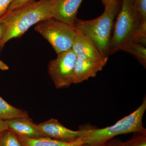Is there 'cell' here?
<instances>
[{
  "label": "cell",
  "mask_w": 146,
  "mask_h": 146,
  "mask_svg": "<svg viewBox=\"0 0 146 146\" xmlns=\"http://www.w3.org/2000/svg\"><path fill=\"white\" fill-rule=\"evenodd\" d=\"M141 22L132 0H122L111 37L109 55L119 51L128 42L133 41L134 35Z\"/></svg>",
  "instance_id": "cell-4"
},
{
  "label": "cell",
  "mask_w": 146,
  "mask_h": 146,
  "mask_svg": "<svg viewBox=\"0 0 146 146\" xmlns=\"http://www.w3.org/2000/svg\"><path fill=\"white\" fill-rule=\"evenodd\" d=\"M146 110V99L132 113L119 120L115 124L103 128L92 126L80 127V138L84 146H101L107 141L121 134L138 133L146 135L143 124V117Z\"/></svg>",
  "instance_id": "cell-2"
},
{
  "label": "cell",
  "mask_w": 146,
  "mask_h": 146,
  "mask_svg": "<svg viewBox=\"0 0 146 146\" xmlns=\"http://www.w3.org/2000/svg\"><path fill=\"white\" fill-rule=\"evenodd\" d=\"M121 50L124 51L133 55L141 65L146 68V48L144 45L133 42L126 43L121 48Z\"/></svg>",
  "instance_id": "cell-14"
},
{
  "label": "cell",
  "mask_w": 146,
  "mask_h": 146,
  "mask_svg": "<svg viewBox=\"0 0 146 146\" xmlns=\"http://www.w3.org/2000/svg\"><path fill=\"white\" fill-rule=\"evenodd\" d=\"M34 1L35 0H14L13 2L11 4L7 11L12 10L19 8Z\"/></svg>",
  "instance_id": "cell-19"
},
{
  "label": "cell",
  "mask_w": 146,
  "mask_h": 146,
  "mask_svg": "<svg viewBox=\"0 0 146 146\" xmlns=\"http://www.w3.org/2000/svg\"><path fill=\"white\" fill-rule=\"evenodd\" d=\"M52 18L70 25L77 19V14L83 0H51Z\"/></svg>",
  "instance_id": "cell-9"
},
{
  "label": "cell",
  "mask_w": 146,
  "mask_h": 146,
  "mask_svg": "<svg viewBox=\"0 0 146 146\" xmlns=\"http://www.w3.org/2000/svg\"><path fill=\"white\" fill-rule=\"evenodd\" d=\"M7 130H9V128L6 121L0 118V133Z\"/></svg>",
  "instance_id": "cell-23"
},
{
  "label": "cell",
  "mask_w": 146,
  "mask_h": 146,
  "mask_svg": "<svg viewBox=\"0 0 146 146\" xmlns=\"http://www.w3.org/2000/svg\"><path fill=\"white\" fill-rule=\"evenodd\" d=\"M106 62L77 58L74 69L73 84H78L94 77L106 65Z\"/></svg>",
  "instance_id": "cell-11"
},
{
  "label": "cell",
  "mask_w": 146,
  "mask_h": 146,
  "mask_svg": "<svg viewBox=\"0 0 146 146\" xmlns=\"http://www.w3.org/2000/svg\"><path fill=\"white\" fill-rule=\"evenodd\" d=\"M38 125L47 138L64 142H71L80 138L81 131L71 130L67 128L57 119H52Z\"/></svg>",
  "instance_id": "cell-8"
},
{
  "label": "cell",
  "mask_w": 146,
  "mask_h": 146,
  "mask_svg": "<svg viewBox=\"0 0 146 146\" xmlns=\"http://www.w3.org/2000/svg\"><path fill=\"white\" fill-rule=\"evenodd\" d=\"M0 146H24L15 133L11 131L7 130L3 133L0 142Z\"/></svg>",
  "instance_id": "cell-15"
},
{
  "label": "cell",
  "mask_w": 146,
  "mask_h": 146,
  "mask_svg": "<svg viewBox=\"0 0 146 146\" xmlns=\"http://www.w3.org/2000/svg\"><path fill=\"white\" fill-rule=\"evenodd\" d=\"M84 146V145H82L81 146Z\"/></svg>",
  "instance_id": "cell-27"
},
{
  "label": "cell",
  "mask_w": 146,
  "mask_h": 146,
  "mask_svg": "<svg viewBox=\"0 0 146 146\" xmlns=\"http://www.w3.org/2000/svg\"><path fill=\"white\" fill-rule=\"evenodd\" d=\"M72 49L77 58L106 63L108 59L102 54L89 37L77 31Z\"/></svg>",
  "instance_id": "cell-7"
},
{
  "label": "cell",
  "mask_w": 146,
  "mask_h": 146,
  "mask_svg": "<svg viewBox=\"0 0 146 146\" xmlns=\"http://www.w3.org/2000/svg\"><path fill=\"white\" fill-rule=\"evenodd\" d=\"M133 42L139 43L146 46V22L141 21L134 35Z\"/></svg>",
  "instance_id": "cell-17"
},
{
  "label": "cell",
  "mask_w": 146,
  "mask_h": 146,
  "mask_svg": "<svg viewBox=\"0 0 146 146\" xmlns=\"http://www.w3.org/2000/svg\"><path fill=\"white\" fill-rule=\"evenodd\" d=\"M17 136L24 146H80L84 144L80 138L71 142H64L49 138H31Z\"/></svg>",
  "instance_id": "cell-12"
},
{
  "label": "cell",
  "mask_w": 146,
  "mask_h": 146,
  "mask_svg": "<svg viewBox=\"0 0 146 146\" xmlns=\"http://www.w3.org/2000/svg\"><path fill=\"white\" fill-rule=\"evenodd\" d=\"M123 146H146V135L134 133L132 138L123 142Z\"/></svg>",
  "instance_id": "cell-16"
},
{
  "label": "cell",
  "mask_w": 146,
  "mask_h": 146,
  "mask_svg": "<svg viewBox=\"0 0 146 146\" xmlns=\"http://www.w3.org/2000/svg\"><path fill=\"white\" fill-rule=\"evenodd\" d=\"M101 146H123V142L119 139L113 138Z\"/></svg>",
  "instance_id": "cell-22"
},
{
  "label": "cell",
  "mask_w": 146,
  "mask_h": 146,
  "mask_svg": "<svg viewBox=\"0 0 146 146\" xmlns=\"http://www.w3.org/2000/svg\"><path fill=\"white\" fill-rule=\"evenodd\" d=\"M9 69L8 65L0 60V70H7Z\"/></svg>",
  "instance_id": "cell-24"
},
{
  "label": "cell",
  "mask_w": 146,
  "mask_h": 146,
  "mask_svg": "<svg viewBox=\"0 0 146 146\" xmlns=\"http://www.w3.org/2000/svg\"><path fill=\"white\" fill-rule=\"evenodd\" d=\"M9 130L17 136L25 138H47L38 124L35 123L30 117L20 118L6 121Z\"/></svg>",
  "instance_id": "cell-10"
},
{
  "label": "cell",
  "mask_w": 146,
  "mask_h": 146,
  "mask_svg": "<svg viewBox=\"0 0 146 146\" xmlns=\"http://www.w3.org/2000/svg\"><path fill=\"white\" fill-rule=\"evenodd\" d=\"M14 0H0V17L5 13Z\"/></svg>",
  "instance_id": "cell-20"
},
{
  "label": "cell",
  "mask_w": 146,
  "mask_h": 146,
  "mask_svg": "<svg viewBox=\"0 0 146 146\" xmlns=\"http://www.w3.org/2000/svg\"><path fill=\"white\" fill-rule=\"evenodd\" d=\"M76 59L71 49L57 54L55 59L49 62L48 73L56 89L67 88L73 84Z\"/></svg>",
  "instance_id": "cell-6"
},
{
  "label": "cell",
  "mask_w": 146,
  "mask_h": 146,
  "mask_svg": "<svg viewBox=\"0 0 146 146\" xmlns=\"http://www.w3.org/2000/svg\"><path fill=\"white\" fill-rule=\"evenodd\" d=\"M102 2L104 4L106 3L112 2L116 1H118V0H101Z\"/></svg>",
  "instance_id": "cell-25"
},
{
  "label": "cell",
  "mask_w": 146,
  "mask_h": 146,
  "mask_svg": "<svg viewBox=\"0 0 146 146\" xmlns=\"http://www.w3.org/2000/svg\"><path fill=\"white\" fill-rule=\"evenodd\" d=\"M1 16L7 29L0 48L10 39L21 37L32 26L52 18V3L51 0L33 1L19 8L7 11Z\"/></svg>",
  "instance_id": "cell-1"
},
{
  "label": "cell",
  "mask_w": 146,
  "mask_h": 146,
  "mask_svg": "<svg viewBox=\"0 0 146 146\" xmlns=\"http://www.w3.org/2000/svg\"><path fill=\"white\" fill-rule=\"evenodd\" d=\"M3 133H0V142H1V138L2 136L3 133Z\"/></svg>",
  "instance_id": "cell-26"
},
{
  "label": "cell",
  "mask_w": 146,
  "mask_h": 146,
  "mask_svg": "<svg viewBox=\"0 0 146 146\" xmlns=\"http://www.w3.org/2000/svg\"><path fill=\"white\" fill-rule=\"evenodd\" d=\"M35 30L46 39L57 54L72 49L76 34L73 25L53 18L36 24Z\"/></svg>",
  "instance_id": "cell-5"
},
{
  "label": "cell",
  "mask_w": 146,
  "mask_h": 146,
  "mask_svg": "<svg viewBox=\"0 0 146 146\" xmlns=\"http://www.w3.org/2000/svg\"><path fill=\"white\" fill-rule=\"evenodd\" d=\"M7 26L6 24L5 21H4L2 16L0 17V46L1 43L5 36Z\"/></svg>",
  "instance_id": "cell-21"
},
{
  "label": "cell",
  "mask_w": 146,
  "mask_h": 146,
  "mask_svg": "<svg viewBox=\"0 0 146 146\" xmlns=\"http://www.w3.org/2000/svg\"><path fill=\"white\" fill-rule=\"evenodd\" d=\"M134 8L142 22H146V0H132Z\"/></svg>",
  "instance_id": "cell-18"
},
{
  "label": "cell",
  "mask_w": 146,
  "mask_h": 146,
  "mask_svg": "<svg viewBox=\"0 0 146 146\" xmlns=\"http://www.w3.org/2000/svg\"><path fill=\"white\" fill-rule=\"evenodd\" d=\"M104 5V11L99 17L89 21L77 18L73 26L76 31L89 37L102 54L108 57L114 19L119 11V3L116 1Z\"/></svg>",
  "instance_id": "cell-3"
},
{
  "label": "cell",
  "mask_w": 146,
  "mask_h": 146,
  "mask_svg": "<svg viewBox=\"0 0 146 146\" xmlns=\"http://www.w3.org/2000/svg\"><path fill=\"white\" fill-rule=\"evenodd\" d=\"M29 117L27 111L12 106L0 96V118L7 121L20 118Z\"/></svg>",
  "instance_id": "cell-13"
}]
</instances>
